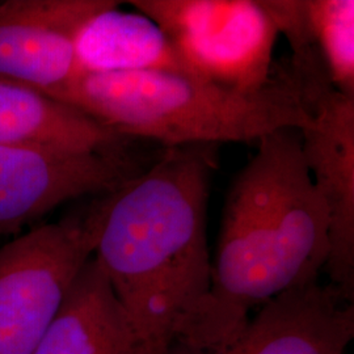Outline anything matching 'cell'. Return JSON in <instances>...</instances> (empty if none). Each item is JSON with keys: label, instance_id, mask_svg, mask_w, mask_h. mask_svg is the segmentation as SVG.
Instances as JSON below:
<instances>
[{"label": "cell", "instance_id": "cell-1", "mask_svg": "<svg viewBox=\"0 0 354 354\" xmlns=\"http://www.w3.org/2000/svg\"><path fill=\"white\" fill-rule=\"evenodd\" d=\"M213 145L168 147L93 206V257L121 304L134 354H160L193 324L212 289L207 203Z\"/></svg>", "mask_w": 354, "mask_h": 354}, {"label": "cell", "instance_id": "cell-2", "mask_svg": "<svg viewBox=\"0 0 354 354\" xmlns=\"http://www.w3.org/2000/svg\"><path fill=\"white\" fill-rule=\"evenodd\" d=\"M228 190L212 289L180 344L219 349L247 326L251 310L319 281L329 254V216L307 169L301 131L282 129Z\"/></svg>", "mask_w": 354, "mask_h": 354}, {"label": "cell", "instance_id": "cell-3", "mask_svg": "<svg viewBox=\"0 0 354 354\" xmlns=\"http://www.w3.org/2000/svg\"><path fill=\"white\" fill-rule=\"evenodd\" d=\"M51 99L114 133L165 147L259 142L282 129L304 130L313 113L285 71L243 92L175 73L82 74Z\"/></svg>", "mask_w": 354, "mask_h": 354}, {"label": "cell", "instance_id": "cell-4", "mask_svg": "<svg viewBox=\"0 0 354 354\" xmlns=\"http://www.w3.org/2000/svg\"><path fill=\"white\" fill-rule=\"evenodd\" d=\"M93 209L29 230L0 247V354H32L93 257Z\"/></svg>", "mask_w": 354, "mask_h": 354}, {"label": "cell", "instance_id": "cell-5", "mask_svg": "<svg viewBox=\"0 0 354 354\" xmlns=\"http://www.w3.org/2000/svg\"><path fill=\"white\" fill-rule=\"evenodd\" d=\"M162 28L190 73L253 92L272 80L279 30L254 0H131Z\"/></svg>", "mask_w": 354, "mask_h": 354}, {"label": "cell", "instance_id": "cell-6", "mask_svg": "<svg viewBox=\"0 0 354 354\" xmlns=\"http://www.w3.org/2000/svg\"><path fill=\"white\" fill-rule=\"evenodd\" d=\"M131 176L122 153L0 143V235L20 231L67 201L112 192Z\"/></svg>", "mask_w": 354, "mask_h": 354}, {"label": "cell", "instance_id": "cell-7", "mask_svg": "<svg viewBox=\"0 0 354 354\" xmlns=\"http://www.w3.org/2000/svg\"><path fill=\"white\" fill-rule=\"evenodd\" d=\"M113 0H7L0 3V79L49 97L82 75L76 37Z\"/></svg>", "mask_w": 354, "mask_h": 354}, {"label": "cell", "instance_id": "cell-8", "mask_svg": "<svg viewBox=\"0 0 354 354\" xmlns=\"http://www.w3.org/2000/svg\"><path fill=\"white\" fill-rule=\"evenodd\" d=\"M354 339L353 298L315 281L260 306L239 336L219 349L174 342L160 354H348Z\"/></svg>", "mask_w": 354, "mask_h": 354}, {"label": "cell", "instance_id": "cell-9", "mask_svg": "<svg viewBox=\"0 0 354 354\" xmlns=\"http://www.w3.org/2000/svg\"><path fill=\"white\" fill-rule=\"evenodd\" d=\"M301 130L307 169L329 216V283L354 294V99L329 88L313 99Z\"/></svg>", "mask_w": 354, "mask_h": 354}, {"label": "cell", "instance_id": "cell-10", "mask_svg": "<svg viewBox=\"0 0 354 354\" xmlns=\"http://www.w3.org/2000/svg\"><path fill=\"white\" fill-rule=\"evenodd\" d=\"M118 6L114 1L93 15L79 30L75 53L82 74L175 73L194 76L160 26L140 11H121Z\"/></svg>", "mask_w": 354, "mask_h": 354}, {"label": "cell", "instance_id": "cell-11", "mask_svg": "<svg viewBox=\"0 0 354 354\" xmlns=\"http://www.w3.org/2000/svg\"><path fill=\"white\" fill-rule=\"evenodd\" d=\"M32 354H134L124 310L95 257L76 277L58 317Z\"/></svg>", "mask_w": 354, "mask_h": 354}, {"label": "cell", "instance_id": "cell-12", "mask_svg": "<svg viewBox=\"0 0 354 354\" xmlns=\"http://www.w3.org/2000/svg\"><path fill=\"white\" fill-rule=\"evenodd\" d=\"M127 140L67 104L0 79V143L122 153Z\"/></svg>", "mask_w": 354, "mask_h": 354}, {"label": "cell", "instance_id": "cell-13", "mask_svg": "<svg viewBox=\"0 0 354 354\" xmlns=\"http://www.w3.org/2000/svg\"><path fill=\"white\" fill-rule=\"evenodd\" d=\"M311 36L329 83L354 99V0H304Z\"/></svg>", "mask_w": 354, "mask_h": 354}]
</instances>
